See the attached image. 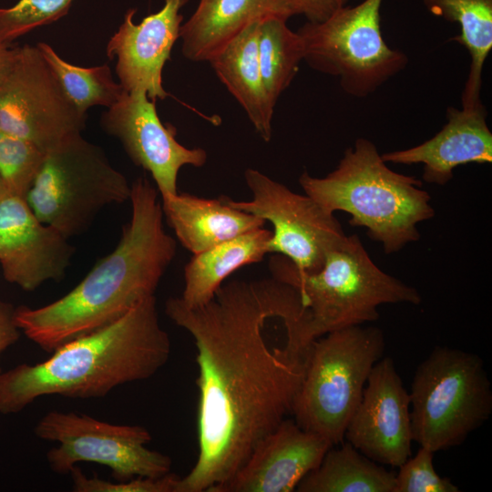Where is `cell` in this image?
Wrapping results in <instances>:
<instances>
[{"mask_svg":"<svg viewBox=\"0 0 492 492\" xmlns=\"http://www.w3.org/2000/svg\"><path fill=\"white\" fill-rule=\"evenodd\" d=\"M165 313L192 337L199 371V453L176 492H216L292 415L312 343L306 311L271 277L222 284L199 306L170 297Z\"/></svg>","mask_w":492,"mask_h":492,"instance_id":"obj_1","label":"cell"},{"mask_svg":"<svg viewBox=\"0 0 492 492\" xmlns=\"http://www.w3.org/2000/svg\"><path fill=\"white\" fill-rule=\"evenodd\" d=\"M129 200L131 219L118 245L75 288L46 305L15 309L17 327L44 351L115 322L154 295L177 242L164 230L159 191L146 177L131 183Z\"/></svg>","mask_w":492,"mask_h":492,"instance_id":"obj_2","label":"cell"},{"mask_svg":"<svg viewBox=\"0 0 492 492\" xmlns=\"http://www.w3.org/2000/svg\"><path fill=\"white\" fill-rule=\"evenodd\" d=\"M170 352L153 295L115 322L60 345L46 361L3 372L0 413H18L45 395L105 396L121 384L153 376Z\"/></svg>","mask_w":492,"mask_h":492,"instance_id":"obj_3","label":"cell"},{"mask_svg":"<svg viewBox=\"0 0 492 492\" xmlns=\"http://www.w3.org/2000/svg\"><path fill=\"white\" fill-rule=\"evenodd\" d=\"M299 183L304 194L327 212L349 213V223L365 227L386 254L418 241L417 224L435 215L422 181L392 170L375 145L364 138L344 151L335 169L325 177L304 171Z\"/></svg>","mask_w":492,"mask_h":492,"instance_id":"obj_4","label":"cell"},{"mask_svg":"<svg viewBox=\"0 0 492 492\" xmlns=\"http://www.w3.org/2000/svg\"><path fill=\"white\" fill-rule=\"evenodd\" d=\"M272 277L293 287L307 314L312 341L332 331L377 320V308L386 303L417 305V290L382 271L354 234L326 256L323 267L305 272L286 257L269 261Z\"/></svg>","mask_w":492,"mask_h":492,"instance_id":"obj_5","label":"cell"},{"mask_svg":"<svg viewBox=\"0 0 492 492\" xmlns=\"http://www.w3.org/2000/svg\"><path fill=\"white\" fill-rule=\"evenodd\" d=\"M384 350V334L377 327L354 325L313 340L292 405L295 423L333 446L342 443L370 372Z\"/></svg>","mask_w":492,"mask_h":492,"instance_id":"obj_6","label":"cell"},{"mask_svg":"<svg viewBox=\"0 0 492 492\" xmlns=\"http://www.w3.org/2000/svg\"><path fill=\"white\" fill-rule=\"evenodd\" d=\"M413 441L433 453L460 446L492 414V388L483 360L460 349L436 347L411 385Z\"/></svg>","mask_w":492,"mask_h":492,"instance_id":"obj_7","label":"cell"},{"mask_svg":"<svg viewBox=\"0 0 492 492\" xmlns=\"http://www.w3.org/2000/svg\"><path fill=\"white\" fill-rule=\"evenodd\" d=\"M130 195L126 177L78 133L46 152L26 200L40 221L68 239L84 231L104 207Z\"/></svg>","mask_w":492,"mask_h":492,"instance_id":"obj_8","label":"cell"},{"mask_svg":"<svg viewBox=\"0 0 492 492\" xmlns=\"http://www.w3.org/2000/svg\"><path fill=\"white\" fill-rule=\"evenodd\" d=\"M383 0L343 6L322 22L305 23L296 32L303 60L314 70L339 78L355 97L374 93L408 63L407 56L384 41L380 24Z\"/></svg>","mask_w":492,"mask_h":492,"instance_id":"obj_9","label":"cell"},{"mask_svg":"<svg viewBox=\"0 0 492 492\" xmlns=\"http://www.w3.org/2000/svg\"><path fill=\"white\" fill-rule=\"evenodd\" d=\"M36 436L57 443L46 453L50 469L69 474L80 462L108 467L116 481L159 477L170 472L171 459L147 445L150 433L140 425H114L84 414L50 411L35 426Z\"/></svg>","mask_w":492,"mask_h":492,"instance_id":"obj_10","label":"cell"},{"mask_svg":"<svg viewBox=\"0 0 492 492\" xmlns=\"http://www.w3.org/2000/svg\"><path fill=\"white\" fill-rule=\"evenodd\" d=\"M244 179L251 200L224 196L225 201L272 225L268 253L288 258L302 272L319 271L327 254L346 237L334 215L308 195L295 193L255 169H247Z\"/></svg>","mask_w":492,"mask_h":492,"instance_id":"obj_11","label":"cell"},{"mask_svg":"<svg viewBox=\"0 0 492 492\" xmlns=\"http://www.w3.org/2000/svg\"><path fill=\"white\" fill-rule=\"evenodd\" d=\"M86 119L65 94L38 47H19L12 69L0 85V130L46 152L81 133Z\"/></svg>","mask_w":492,"mask_h":492,"instance_id":"obj_12","label":"cell"},{"mask_svg":"<svg viewBox=\"0 0 492 492\" xmlns=\"http://www.w3.org/2000/svg\"><path fill=\"white\" fill-rule=\"evenodd\" d=\"M101 126L117 138L133 163L148 171L160 196L178 193L179 169L200 168L208 155L201 148H186L176 139V128L161 122L156 101L141 91H125L101 117Z\"/></svg>","mask_w":492,"mask_h":492,"instance_id":"obj_13","label":"cell"},{"mask_svg":"<svg viewBox=\"0 0 492 492\" xmlns=\"http://www.w3.org/2000/svg\"><path fill=\"white\" fill-rule=\"evenodd\" d=\"M359 452L399 467L411 456L410 395L390 357L375 363L344 434Z\"/></svg>","mask_w":492,"mask_h":492,"instance_id":"obj_14","label":"cell"},{"mask_svg":"<svg viewBox=\"0 0 492 492\" xmlns=\"http://www.w3.org/2000/svg\"><path fill=\"white\" fill-rule=\"evenodd\" d=\"M67 240L40 221L25 198L7 193L0 201V264L7 282L32 292L63 279L75 251Z\"/></svg>","mask_w":492,"mask_h":492,"instance_id":"obj_15","label":"cell"},{"mask_svg":"<svg viewBox=\"0 0 492 492\" xmlns=\"http://www.w3.org/2000/svg\"><path fill=\"white\" fill-rule=\"evenodd\" d=\"M189 0H165L157 13L135 24L136 9H129L123 23L107 45V56L116 58V73L125 91H141L156 101L169 94L162 86V70L179 38L183 15L180 9Z\"/></svg>","mask_w":492,"mask_h":492,"instance_id":"obj_16","label":"cell"},{"mask_svg":"<svg viewBox=\"0 0 492 492\" xmlns=\"http://www.w3.org/2000/svg\"><path fill=\"white\" fill-rule=\"evenodd\" d=\"M333 446L285 418L254 447L236 474L216 492H292Z\"/></svg>","mask_w":492,"mask_h":492,"instance_id":"obj_17","label":"cell"},{"mask_svg":"<svg viewBox=\"0 0 492 492\" xmlns=\"http://www.w3.org/2000/svg\"><path fill=\"white\" fill-rule=\"evenodd\" d=\"M483 104L457 109L447 108V122L430 139L410 149L382 154L385 162L423 164V179L445 185L453 170L468 163H491L492 133L487 123Z\"/></svg>","mask_w":492,"mask_h":492,"instance_id":"obj_18","label":"cell"},{"mask_svg":"<svg viewBox=\"0 0 492 492\" xmlns=\"http://www.w3.org/2000/svg\"><path fill=\"white\" fill-rule=\"evenodd\" d=\"M294 15L287 0H200L179 31L183 56L208 62L226 43L254 21Z\"/></svg>","mask_w":492,"mask_h":492,"instance_id":"obj_19","label":"cell"},{"mask_svg":"<svg viewBox=\"0 0 492 492\" xmlns=\"http://www.w3.org/2000/svg\"><path fill=\"white\" fill-rule=\"evenodd\" d=\"M161 200L168 223L182 246L193 254L266 223L258 216L231 207L224 196L205 199L178 192Z\"/></svg>","mask_w":492,"mask_h":492,"instance_id":"obj_20","label":"cell"},{"mask_svg":"<svg viewBox=\"0 0 492 492\" xmlns=\"http://www.w3.org/2000/svg\"><path fill=\"white\" fill-rule=\"evenodd\" d=\"M260 22L258 20L248 25L208 62L220 82L243 108L261 138L269 142L275 105L266 92L259 64Z\"/></svg>","mask_w":492,"mask_h":492,"instance_id":"obj_21","label":"cell"},{"mask_svg":"<svg viewBox=\"0 0 492 492\" xmlns=\"http://www.w3.org/2000/svg\"><path fill=\"white\" fill-rule=\"evenodd\" d=\"M272 236V231L258 228L193 254L184 268L181 301L190 307L208 302L231 273L261 261Z\"/></svg>","mask_w":492,"mask_h":492,"instance_id":"obj_22","label":"cell"},{"mask_svg":"<svg viewBox=\"0 0 492 492\" xmlns=\"http://www.w3.org/2000/svg\"><path fill=\"white\" fill-rule=\"evenodd\" d=\"M423 1L432 14L459 25L460 34L452 40L464 46L471 57L462 107L481 105L482 72L492 49V0Z\"/></svg>","mask_w":492,"mask_h":492,"instance_id":"obj_23","label":"cell"},{"mask_svg":"<svg viewBox=\"0 0 492 492\" xmlns=\"http://www.w3.org/2000/svg\"><path fill=\"white\" fill-rule=\"evenodd\" d=\"M395 473L349 442L326 452L320 465L298 484V492H393Z\"/></svg>","mask_w":492,"mask_h":492,"instance_id":"obj_24","label":"cell"},{"mask_svg":"<svg viewBox=\"0 0 492 492\" xmlns=\"http://www.w3.org/2000/svg\"><path fill=\"white\" fill-rule=\"evenodd\" d=\"M287 20L272 15L261 20L259 25V64L264 87L274 105L303 60L302 40L297 32L287 26Z\"/></svg>","mask_w":492,"mask_h":492,"instance_id":"obj_25","label":"cell"},{"mask_svg":"<svg viewBox=\"0 0 492 492\" xmlns=\"http://www.w3.org/2000/svg\"><path fill=\"white\" fill-rule=\"evenodd\" d=\"M36 46L81 116L87 117V111L96 106L112 107L125 92L107 64L82 67L61 58L46 43L40 42Z\"/></svg>","mask_w":492,"mask_h":492,"instance_id":"obj_26","label":"cell"},{"mask_svg":"<svg viewBox=\"0 0 492 492\" xmlns=\"http://www.w3.org/2000/svg\"><path fill=\"white\" fill-rule=\"evenodd\" d=\"M45 155L34 143L0 130V176L8 193L26 199Z\"/></svg>","mask_w":492,"mask_h":492,"instance_id":"obj_27","label":"cell"},{"mask_svg":"<svg viewBox=\"0 0 492 492\" xmlns=\"http://www.w3.org/2000/svg\"><path fill=\"white\" fill-rule=\"evenodd\" d=\"M73 0H20L0 9V42L7 44L31 30L56 21L67 14Z\"/></svg>","mask_w":492,"mask_h":492,"instance_id":"obj_28","label":"cell"},{"mask_svg":"<svg viewBox=\"0 0 492 492\" xmlns=\"http://www.w3.org/2000/svg\"><path fill=\"white\" fill-rule=\"evenodd\" d=\"M432 451L420 446L414 457H408L395 474L393 492H459L449 478L435 469Z\"/></svg>","mask_w":492,"mask_h":492,"instance_id":"obj_29","label":"cell"},{"mask_svg":"<svg viewBox=\"0 0 492 492\" xmlns=\"http://www.w3.org/2000/svg\"><path fill=\"white\" fill-rule=\"evenodd\" d=\"M75 492H176L180 477L168 473L159 477H134L128 481H109L87 477L75 466L69 472Z\"/></svg>","mask_w":492,"mask_h":492,"instance_id":"obj_30","label":"cell"},{"mask_svg":"<svg viewBox=\"0 0 492 492\" xmlns=\"http://www.w3.org/2000/svg\"><path fill=\"white\" fill-rule=\"evenodd\" d=\"M348 0H287L294 15H303L309 22H322L346 5Z\"/></svg>","mask_w":492,"mask_h":492,"instance_id":"obj_31","label":"cell"},{"mask_svg":"<svg viewBox=\"0 0 492 492\" xmlns=\"http://www.w3.org/2000/svg\"><path fill=\"white\" fill-rule=\"evenodd\" d=\"M15 309L11 303L0 301V360L2 354L20 337V329L14 318ZM2 373L0 366V375Z\"/></svg>","mask_w":492,"mask_h":492,"instance_id":"obj_32","label":"cell"},{"mask_svg":"<svg viewBox=\"0 0 492 492\" xmlns=\"http://www.w3.org/2000/svg\"><path fill=\"white\" fill-rule=\"evenodd\" d=\"M19 52V47L9 48L7 44L0 42V85L12 69Z\"/></svg>","mask_w":492,"mask_h":492,"instance_id":"obj_33","label":"cell"},{"mask_svg":"<svg viewBox=\"0 0 492 492\" xmlns=\"http://www.w3.org/2000/svg\"><path fill=\"white\" fill-rule=\"evenodd\" d=\"M7 190L5 188V185L0 176V201L4 199V197L7 194Z\"/></svg>","mask_w":492,"mask_h":492,"instance_id":"obj_34","label":"cell"}]
</instances>
